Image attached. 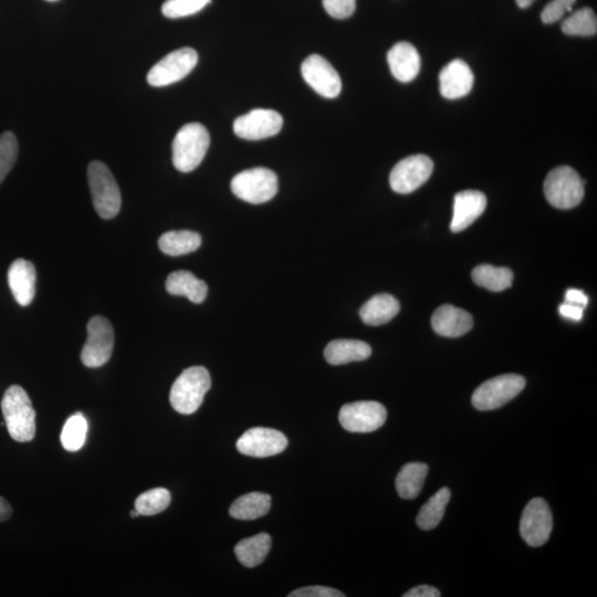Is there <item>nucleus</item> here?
Listing matches in <instances>:
<instances>
[{"label":"nucleus","instance_id":"e433bc0d","mask_svg":"<svg viewBox=\"0 0 597 597\" xmlns=\"http://www.w3.org/2000/svg\"><path fill=\"white\" fill-rule=\"evenodd\" d=\"M568 13V10L563 6V5L556 2V0H552L551 3L546 5L544 10H542L541 19L544 24H554L559 22V20Z\"/></svg>","mask_w":597,"mask_h":597},{"label":"nucleus","instance_id":"b1692460","mask_svg":"<svg viewBox=\"0 0 597 597\" xmlns=\"http://www.w3.org/2000/svg\"><path fill=\"white\" fill-rule=\"evenodd\" d=\"M200 245V235L190 230H173L163 234L159 239L160 252L172 257L197 252Z\"/></svg>","mask_w":597,"mask_h":597},{"label":"nucleus","instance_id":"393cba45","mask_svg":"<svg viewBox=\"0 0 597 597\" xmlns=\"http://www.w3.org/2000/svg\"><path fill=\"white\" fill-rule=\"evenodd\" d=\"M428 466L423 463H409L400 469L396 477V490L403 499H415L423 489Z\"/></svg>","mask_w":597,"mask_h":597},{"label":"nucleus","instance_id":"f704fd0d","mask_svg":"<svg viewBox=\"0 0 597 597\" xmlns=\"http://www.w3.org/2000/svg\"><path fill=\"white\" fill-rule=\"evenodd\" d=\"M323 7L331 17L346 19L355 12L356 0H323Z\"/></svg>","mask_w":597,"mask_h":597},{"label":"nucleus","instance_id":"aec40b11","mask_svg":"<svg viewBox=\"0 0 597 597\" xmlns=\"http://www.w3.org/2000/svg\"><path fill=\"white\" fill-rule=\"evenodd\" d=\"M388 63L394 78L403 83L413 82L420 72L419 53L409 43H396L388 53Z\"/></svg>","mask_w":597,"mask_h":597},{"label":"nucleus","instance_id":"c9c22d12","mask_svg":"<svg viewBox=\"0 0 597 597\" xmlns=\"http://www.w3.org/2000/svg\"><path fill=\"white\" fill-rule=\"evenodd\" d=\"M289 597H344L345 594L342 592L338 590L328 588V586H308V588H303L295 590L293 593L288 595Z\"/></svg>","mask_w":597,"mask_h":597},{"label":"nucleus","instance_id":"79ce46f5","mask_svg":"<svg viewBox=\"0 0 597 597\" xmlns=\"http://www.w3.org/2000/svg\"><path fill=\"white\" fill-rule=\"evenodd\" d=\"M556 2L563 5L566 10H568V13H571L572 9H573L576 0H556Z\"/></svg>","mask_w":597,"mask_h":597},{"label":"nucleus","instance_id":"7ed1b4c3","mask_svg":"<svg viewBox=\"0 0 597 597\" xmlns=\"http://www.w3.org/2000/svg\"><path fill=\"white\" fill-rule=\"evenodd\" d=\"M207 129L200 123H189L179 129L173 140V164L182 173L197 169L209 149Z\"/></svg>","mask_w":597,"mask_h":597},{"label":"nucleus","instance_id":"f3484780","mask_svg":"<svg viewBox=\"0 0 597 597\" xmlns=\"http://www.w3.org/2000/svg\"><path fill=\"white\" fill-rule=\"evenodd\" d=\"M486 207V195L479 190H464L456 194L451 232L460 233L468 228L484 214Z\"/></svg>","mask_w":597,"mask_h":597},{"label":"nucleus","instance_id":"1a4fd4ad","mask_svg":"<svg viewBox=\"0 0 597 597\" xmlns=\"http://www.w3.org/2000/svg\"><path fill=\"white\" fill-rule=\"evenodd\" d=\"M388 411L378 401L362 400L346 404L340 409L341 425L350 433H372L385 424Z\"/></svg>","mask_w":597,"mask_h":597},{"label":"nucleus","instance_id":"7c9ffc66","mask_svg":"<svg viewBox=\"0 0 597 597\" xmlns=\"http://www.w3.org/2000/svg\"><path fill=\"white\" fill-rule=\"evenodd\" d=\"M88 421L82 413L74 414L63 426L62 433V444L63 448L78 451L83 448L87 438Z\"/></svg>","mask_w":597,"mask_h":597},{"label":"nucleus","instance_id":"72a5a7b5","mask_svg":"<svg viewBox=\"0 0 597 597\" xmlns=\"http://www.w3.org/2000/svg\"><path fill=\"white\" fill-rule=\"evenodd\" d=\"M209 3L210 0H167L163 4L162 13L169 19L188 17L200 12Z\"/></svg>","mask_w":597,"mask_h":597},{"label":"nucleus","instance_id":"c756f323","mask_svg":"<svg viewBox=\"0 0 597 597\" xmlns=\"http://www.w3.org/2000/svg\"><path fill=\"white\" fill-rule=\"evenodd\" d=\"M562 32L568 36H595L597 33V19L591 8L576 10L562 24Z\"/></svg>","mask_w":597,"mask_h":597},{"label":"nucleus","instance_id":"a18cd8bd","mask_svg":"<svg viewBox=\"0 0 597 597\" xmlns=\"http://www.w3.org/2000/svg\"><path fill=\"white\" fill-rule=\"evenodd\" d=\"M48 2H57V0H48Z\"/></svg>","mask_w":597,"mask_h":597},{"label":"nucleus","instance_id":"6e6552de","mask_svg":"<svg viewBox=\"0 0 597 597\" xmlns=\"http://www.w3.org/2000/svg\"><path fill=\"white\" fill-rule=\"evenodd\" d=\"M197 63L198 54L193 48L175 50L149 70L148 82L157 88L177 83L188 77Z\"/></svg>","mask_w":597,"mask_h":597},{"label":"nucleus","instance_id":"4c0bfd02","mask_svg":"<svg viewBox=\"0 0 597 597\" xmlns=\"http://www.w3.org/2000/svg\"><path fill=\"white\" fill-rule=\"evenodd\" d=\"M559 311L562 317L566 319L572 321H581L583 319L584 308L579 307V305L565 303L560 305Z\"/></svg>","mask_w":597,"mask_h":597},{"label":"nucleus","instance_id":"473e14b6","mask_svg":"<svg viewBox=\"0 0 597 597\" xmlns=\"http://www.w3.org/2000/svg\"><path fill=\"white\" fill-rule=\"evenodd\" d=\"M18 158V140L12 132L0 135V184L13 169Z\"/></svg>","mask_w":597,"mask_h":597},{"label":"nucleus","instance_id":"f257e3e1","mask_svg":"<svg viewBox=\"0 0 597 597\" xmlns=\"http://www.w3.org/2000/svg\"><path fill=\"white\" fill-rule=\"evenodd\" d=\"M2 410L10 438L18 443H28L36 435V411L26 390L10 386L2 400Z\"/></svg>","mask_w":597,"mask_h":597},{"label":"nucleus","instance_id":"4be33fe9","mask_svg":"<svg viewBox=\"0 0 597 597\" xmlns=\"http://www.w3.org/2000/svg\"><path fill=\"white\" fill-rule=\"evenodd\" d=\"M400 303L393 295L382 294L375 295L360 310V317L363 323L372 327L390 323L399 314Z\"/></svg>","mask_w":597,"mask_h":597},{"label":"nucleus","instance_id":"f03ea898","mask_svg":"<svg viewBox=\"0 0 597 597\" xmlns=\"http://www.w3.org/2000/svg\"><path fill=\"white\" fill-rule=\"evenodd\" d=\"M210 386L212 380L208 371L203 366L187 369L175 380L170 390V405L179 414H194L203 404Z\"/></svg>","mask_w":597,"mask_h":597},{"label":"nucleus","instance_id":"423d86ee","mask_svg":"<svg viewBox=\"0 0 597 597\" xmlns=\"http://www.w3.org/2000/svg\"><path fill=\"white\" fill-rule=\"evenodd\" d=\"M233 193L250 204L269 202L278 192V178L273 170L255 168L244 170L232 180Z\"/></svg>","mask_w":597,"mask_h":597},{"label":"nucleus","instance_id":"a878e982","mask_svg":"<svg viewBox=\"0 0 597 597\" xmlns=\"http://www.w3.org/2000/svg\"><path fill=\"white\" fill-rule=\"evenodd\" d=\"M270 549L271 536L268 534H259L240 541L235 546V554L246 568H255L267 558Z\"/></svg>","mask_w":597,"mask_h":597},{"label":"nucleus","instance_id":"a19ab883","mask_svg":"<svg viewBox=\"0 0 597 597\" xmlns=\"http://www.w3.org/2000/svg\"><path fill=\"white\" fill-rule=\"evenodd\" d=\"M12 515V506H10L6 499L3 498V496H0V523L8 520Z\"/></svg>","mask_w":597,"mask_h":597},{"label":"nucleus","instance_id":"bb28decb","mask_svg":"<svg viewBox=\"0 0 597 597\" xmlns=\"http://www.w3.org/2000/svg\"><path fill=\"white\" fill-rule=\"evenodd\" d=\"M271 508V498L267 494L252 493L239 496L230 506L229 514L237 520H255L267 515Z\"/></svg>","mask_w":597,"mask_h":597},{"label":"nucleus","instance_id":"412c9836","mask_svg":"<svg viewBox=\"0 0 597 597\" xmlns=\"http://www.w3.org/2000/svg\"><path fill=\"white\" fill-rule=\"evenodd\" d=\"M372 349L359 340H334L324 350V358L331 365H343L368 360Z\"/></svg>","mask_w":597,"mask_h":597},{"label":"nucleus","instance_id":"9d476101","mask_svg":"<svg viewBox=\"0 0 597 597\" xmlns=\"http://www.w3.org/2000/svg\"><path fill=\"white\" fill-rule=\"evenodd\" d=\"M114 348V330L104 317H93L88 323V339L85 342L82 361L87 368H100L111 359Z\"/></svg>","mask_w":597,"mask_h":597},{"label":"nucleus","instance_id":"c85d7f7f","mask_svg":"<svg viewBox=\"0 0 597 597\" xmlns=\"http://www.w3.org/2000/svg\"><path fill=\"white\" fill-rule=\"evenodd\" d=\"M450 490L448 488H441L433 496H430L428 503H426L419 511L416 523L421 530L429 531L436 528L443 520L446 506H448L450 500Z\"/></svg>","mask_w":597,"mask_h":597},{"label":"nucleus","instance_id":"c03bdc74","mask_svg":"<svg viewBox=\"0 0 597 597\" xmlns=\"http://www.w3.org/2000/svg\"><path fill=\"white\" fill-rule=\"evenodd\" d=\"M130 515H131V518H138V516H140V514L138 513L137 510H133L131 511V514H130Z\"/></svg>","mask_w":597,"mask_h":597},{"label":"nucleus","instance_id":"ddd939ff","mask_svg":"<svg viewBox=\"0 0 597 597\" xmlns=\"http://www.w3.org/2000/svg\"><path fill=\"white\" fill-rule=\"evenodd\" d=\"M283 125V117L274 110L255 109L236 119L234 132L240 139L259 140L274 137Z\"/></svg>","mask_w":597,"mask_h":597},{"label":"nucleus","instance_id":"2eb2a0df","mask_svg":"<svg viewBox=\"0 0 597 597\" xmlns=\"http://www.w3.org/2000/svg\"><path fill=\"white\" fill-rule=\"evenodd\" d=\"M236 446L240 454L265 458L283 453L287 448L288 438L279 430L255 428L245 431Z\"/></svg>","mask_w":597,"mask_h":597},{"label":"nucleus","instance_id":"58836bf2","mask_svg":"<svg viewBox=\"0 0 597 597\" xmlns=\"http://www.w3.org/2000/svg\"><path fill=\"white\" fill-rule=\"evenodd\" d=\"M565 303L585 308L589 303V297L583 293V291L578 289H570L566 291Z\"/></svg>","mask_w":597,"mask_h":597},{"label":"nucleus","instance_id":"39448f33","mask_svg":"<svg viewBox=\"0 0 597 597\" xmlns=\"http://www.w3.org/2000/svg\"><path fill=\"white\" fill-rule=\"evenodd\" d=\"M544 195L555 208H574L584 197V183L575 169L570 167L556 168L544 180Z\"/></svg>","mask_w":597,"mask_h":597},{"label":"nucleus","instance_id":"ea45409f","mask_svg":"<svg viewBox=\"0 0 597 597\" xmlns=\"http://www.w3.org/2000/svg\"><path fill=\"white\" fill-rule=\"evenodd\" d=\"M440 595V592L434 586L419 585L406 592L403 597H439Z\"/></svg>","mask_w":597,"mask_h":597},{"label":"nucleus","instance_id":"6ab92c4d","mask_svg":"<svg viewBox=\"0 0 597 597\" xmlns=\"http://www.w3.org/2000/svg\"><path fill=\"white\" fill-rule=\"evenodd\" d=\"M474 320L467 311L454 305H441L431 318V327L445 338H459L473 329Z\"/></svg>","mask_w":597,"mask_h":597},{"label":"nucleus","instance_id":"4468645a","mask_svg":"<svg viewBox=\"0 0 597 597\" xmlns=\"http://www.w3.org/2000/svg\"><path fill=\"white\" fill-rule=\"evenodd\" d=\"M301 73L304 82L321 97L327 99L339 97L342 90V82L338 72L327 59L319 54H313L304 60L301 66Z\"/></svg>","mask_w":597,"mask_h":597},{"label":"nucleus","instance_id":"cd10ccee","mask_svg":"<svg viewBox=\"0 0 597 597\" xmlns=\"http://www.w3.org/2000/svg\"><path fill=\"white\" fill-rule=\"evenodd\" d=\"M473 280L477 285L494 293H500L513 285L514 274L508 268L495 267L491 265H480L473 271Z\"/></svg>","mask_w":597,"mask_h":597},{"label":"nucleus","instance_id":"f8f14e48","mask_svg":"<svg viewBox=\"0 0 597 597\" xmlns=\"http://www.w3.org/2000/svg\"><path fill=\"white\" fill-rule=\"evenodd\" d=\"M552 529L554 518L549 505L542 498L532 499L525 506L520 521V534L525 544L539 548L548 542Z\"/></svg>","mask_w":597,"mask_h":597},{"label":"nucleus","instance_id":"20e7f679","mask_svg":"<svg viewBox=\"0 0 597 597\" xmlns=\"http://www.w3.org/2000/svg\"><path fill=\"white\" fill-rule=\"evenodd\" d=\"M88 182L94 208L100 217L114 218L121 209L122 198L111 170L104 163L94 160L88 167Z\"/></svg>","mask_w":597,"mask_h":597},{"label":"nucleus","instance_id":"2f4dec72","mask_svg":"<svg viewBox=\"0 0 597 597\" xmlns=\"http://www.w3.org/2000/svg\"><path fill=\"white\" fill-rule=\"evenodd\" d=\"M170 493L165 488H155L147 491L135 500V510L140 515H155L163 513L170 504Z\"/></svg>","mask_w":597,"mask_h":597},{"label":"nucleus","instance_id":"dca6fc26","mask_svg":"<svg viewBox=\"0 0 597 597\" xmlns=\"http://www.w3.org/2000/svg\"><path fill=\"white\" fill-rule=\"evenodd\" d=\"M474 82L473 72L468 64L460 59L448 63L439 74L440 93L448 100L465 97L473 89Z\"/></svg>","mask_w":597,"mask_h":597},{"label":"nucleus","instance_id":"37998d69","mask_svg":"<svg viewBox=\"0 0 597 597\" xmlns=\"http://www.w3.org/2000/svg\"><path fill=\"white\" fill-rule=\"evenodd\" d=\"M515 2L520 8H528L534 3V0H515Z\"/></svg>","mask_w":597,"mask_h":597},{"label":"nucleus","instance_id":"5701e85b","mask_svg":"<svg viewBox=\"0 0 597 597\" xmlns=\"http://www.w3.org/2000/svg\"><path fill=\"white\" fill-rule=\"evenodd\" d=\"M168 293L173 295H184L193 303H202L207 298V284L189 271H175L167 280Z\"/></svg>","mask_w":597,"mask_h":597},{"label":"nucleus","instance_id":"a211bd4d","mask_svg":"<svg viewBox=\"0 0 597 597\" xmlns=\"http://www.w3.org/2000/svg\"><path fill=\"white\" fill-rule=\"evenodd\" d=\"M36 268L33 263L24 259H17L8 270V284L10 290L22 307H27L33 303L36 294Z\"/></svg>","mask_w":597,"mask_h":597},{"label":"nucleus","instance_id":"0eeeda50","mask_svg":"<svg viewBox=\"0 0 597 597\" xmlns=\"http://www.w3.org/2000/svg\"><path fill=\"white\" fill-rule=\"evenodd\" d=\"M525 380L518 374H505L486 380L473 394L474 408L478 410H494L509 403L523 392Z\"/></svg>","mask_w":597,"mask_h":597},{"label":"nucleus","instance_id":"9b49d317","mask_svg":"<svg viewBox=\"0 0 597 597\" xmlns=\"http://www.w3.org/2000/svg\"><path fill=\"white\" fill-rule=\"evenodd\" d=\"M434 170V163L426 155H411L395 165L390 175V188L395 193L410 194L424 185Z\"/></svg>","mask_w":597,"mask_h":597}]
</instances>
